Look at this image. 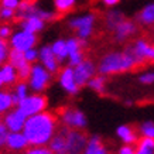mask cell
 Instances as JSON below:
<instances>
[{
    "mask_svg": "<svg viewBox=\"0 0 154 154\" xmlns=\"http://www.w3.org/2000/svg\"><path fill=\"white\" fill-rule=\"evenodd\" d=\"M58 127L60 123L57 113L47 109L26 119L23 134L26 136L30 146H47L58 130Z\"/></svg>",
    "mask_w": 154,
    "mask_h": 154,
    "instance_id": "obj_1",
    "label": "cell"
},
{
    "mask_svg": "<svg viewBox=\"0 0 154 154\" xmlns=\"http://www.w3.org/2000/svg\"><path fill=\"white\" fill-rule=\"evenodd\" d=\"M96 66H98V74H102L109 78V76L131 72L140 65L130 50L125 47L107 50L103 54H100V57L96 61Z\"/></svg>",
    "mask_w": 154,
    "mask_h": 154,
    "instance_id": "obj_2",
    "label": "cell"
},
{
    "mask_svg": "<svg viewBox=\"0 0 154 154\" xmlns=\"http://www.w3.org/2000/svg\"><path fill=\"white\" fill-rule=\"evenodd\" d=\"M99 17L95 11H85L79 14H72L66 20V27L74 31V35L81 41L89 42V40L96 33Z\"/></svg>",
    "mask_w": 154,
    "mask_h": 154,
    "instance_id": "obj_3",
    "label": "cell"
},
{
    "mask_svg": "<svg viewBox=\"0 0 154 154\" xmlns=\"http://www.w3.org/2000/svg\"><path fill=\"white\" fill-rule=\"evenodd\" d=\"M33 16L42 19L47 24L55 21L58 17L52 6L47 7V6L41 5L38 0H21L20 6L16 9V21H20L27 17H33Z\"/></svg>",
    "mask_w": 154,
    "mask_h": 154,
    "instance_id": "obj_4",
    "label": "cell"
},
{
    "mask_svg": "<svg viewBox=\"0 0 154 154\" xmlns=\"http://www.w3.org/2000/svg\"><path fill=\"white\" fill-rule=\"evenodd\" d=\"M60 126L68 127V129H76V130H86L88 127V117L84 110L79 107L66 105L62 106L57 113Z\"/></svg>",
    "mask_w": 154,
    "mask_h": 154,
    "instance_id": "obj_5",
    "label": "cell"
},
{
    "mask_svg": "<svg viewBox=\"0 0 154 154\" xmlns=\"http://www.w3.org/2000/svg\"><path fill=\"white\" fill-rule=\"evenodd\" d=\"M52 81H54V75L45 69L40 62L31 64V69H30V74L27 78V84L31 92L44 94L50 88Z\"/></svg>",
    "mask_w": 154,
    "mask_h": 154,
    "instance_id": "obj_6",
    "label": "cell"
},
{
    "mask_svg": "<svg viewBox=\"0 0 154 154\" xmlns=\"http://www.w3.org/2000/svg\"><path fill=\"white\" fill-rule=\"evenodd\" d=\"M48 106H50V100H48L47 95L35 94V92H30L23 100H20V102L16 105V107H17L26 117L44 112V110L48 109Z\"/></svg>",
    "mask_w": 154,
    "mask_h": 154,
    "instance_id": "obj_7",
    "label": "cell"
},
{
    "mask_svg": "<svg viewBox=\"0 0 154 154\" xmlns=\"http://www.w3.org/2000/svg\"><path fill=\"white\" fill-rule=\"evenodd\" d=\"M126 47L131 51L137 60L139 65H146V64H154V42L143 37L133 38Z\"/></svg>",
    "mask_w": 154,
    "mask_h": 154,
    "instance_id": "obj_8",
    "label": "cell"
},
{
    "mask_svg": "<svg viewBox=\"0 0 154 154\" xmlns=\"http://www.w3.org/2000/svg\"><path fill=\"white\" fill-rule=\"evenodd\" d=\"M139 31H140V26L137 24V21L126 17L125 20H122L120 23L117 24L116 28L110 33V35H112V40L115 44H117V45H126L133 38H136Z\"/></svg>",
    "mask_w": 154,
    "mask_h": 154,
    "instance_id": "obj_9",
    "label": "cell"
},
{
    "mask_svg": "<svg viewBox=\"0 0 154 154\" xmlns=\"http://www.w3.org/2000/svg\"><path fill=\"white\" fill-rule=\"evenodd\" d=\"M7 42H9L10 50L24 52L26 50H28V48L37 47L38 34L28 33L26 30L17 28V30H13V33H11V35L9 37Z\"/></svg>",
    "mask_w": 154,
    "mask_h": 154,
    "instance_id": "obj_10",
    "label": "cell"
},
{
    "mask_svg": "<svg viewBox=\"0 0 154 154\" xmlns=\"http://www.w3.org/2000/svg\"><path fill=\"white\" fill-rule=\"evenodd\" d=\"M57 81H58L60 88L71 98H75V96H78L81 94V89L82 88L78 85V82L75 79L74 68L72 66L69 65L61 66L58 74H57Z\"/></svg>",
    "mask_w": 154,
    "mask_h": 154,
    "instance_id": "obj_11",
    "label": "cell"
},
{
    "mask_svg": "<svg viewBox=\"0 0 154 154\" xmlns=\"http://www.w3.org/2000/svg\"><path fill=\"white\" fill-rule=\"evenodd\" d=\"M89 134L85 130L68 129L65 127V141L66 154H82L85 146L88 143Z\"/></svg>",
    "mask_w": 154,
    "mask_h": 154,
    "instance_id": "obj_12",
    "label": "cell"
},
{
    "mask_svg": "<svg viewBox=\"0 0 154 154\" xmlns=\"http://www.w3.org/2000/svg\"><path fill=\"white\" fill-rule=\"evenodd\" d=\"M66 40V47H68V58H66V65L69 66H76L81 61H84V58L86 57L85 50L88 48L89 42L81 41L79 38H76L75 35L65 38Z\"/></svg>",
    "mask_w": 154,
    "mask_h": 154,
    "instance_id": "obj_13",
    "label": "cell"
},
{
    "mask_svg": "<svg viewBox=\"0 0 154 154\" xmlns=\"http://www.w3.org/2000/svg\"><path fill=\"white\" fill-rule=\"evenodd\" d=\"M98 74V66H96V61L92 58L85 57L84 61H81L76 66H74V75L75 79L78 82L81 88L86 86V84L89 82V79Z\"/></svg>",
    "mask_w": 154,
    "mask_h": 154,
    "instance_id": "obj_14",
    "label": "cell"
},
{
    "mask_svg": "<svg viewBox=\"0 0 154 154\" xmlns=\"http://www.w3.org/2000/svg\"><path fill=\"white\" fill-rule=\"evenodd\" d=\"M37 62H40V64L47 71H50L52 75L58 74L60 68L62 66V64L57 60L55 55H54V52L51 51L50 44H44L41 47H38V61Z\"/></svg>",
    "mask_w": 154,
    "mask_h": 154,
    "instance_id": "obj_15",
    "label": "cell"
},
{
    "mask_svg": "<svg viewBox=\"0 0 154 154\" xmlns=\"http://www.w3.org/2000/svg\"><path fill=\"white\" fill-rule=\"evenodd\" d=\"M9 64L14 66V69L19 75V79L27 81L28 74H30V69H31V64L28 62L26 58H24L23 52L20 51H14V50H10L9 54V60H7Z\"/></svg>",
    "mask_w": 154,
    "mask_h": 154,
    "instance_id": "obj_16",
    "label": "cell"
},
{
    "mask_svg": "<svg viewBox=\"0 0 154 154\" xmlns=\"http://www.w3.org/2000/svg\"><path fill=\"white\" fill-rule=\"evenodd\" d=\"M26 119H27V117L24 116L16 106L2 116V120H3L5 126L7 127L9 131H23Z\"/></svg>",
    "mask_w": 154,
    "mask_h": 154,
    "instance_id": "obj_17",
    "label": "cell"
},
{
    "mask_svg": "<svg viewBox=\"0 0 154 154\" xmlns=\"http://www.w3.org/2000/svg\"><path fill=\"white\" fill-rule=\"evenodd\" d=\"M28 141L23 131H9V134L6 137L5 147L11 153H23L24 150L28 147Z\"/></svg>",
    "mask_w": 154,
    "mask_h": 154,
    "instance_id": "obj_18",
    "label": "cell"
},
{
    "mask_svg": "<svg viewBox=\"0 0 154 154\" xmlns=\"http://www.w3.org/2000/svg\"><path fill=\"white\" fill-rule=\"evenodd\" d=\"M115 134L119 140L122 141V144H136V141L139 140V133H137V129L133 127L131 125H119L115 130Z\"/></svg>",
    "mask_w": 154,
    "mask_h": 154,
    "instance_id": "obj_19",
    "label": "cell"
},
{
    "mask_svg": "<svg viewBox=\"0 0 154 154\" xmlns=\"http://www.w3.org/2000/svg\"><path fill=\"white\" fill-rule=\"evenodd\" d=\"M126 19V14L123 13L122 10L119 9H107L105 13H103V17H102V21H103V27L106 30L107 33L110 34L116 28V26L120 23L122 20Z\"/></svg>",
    "mask_w": 154,
    "mask_h": 154,
    "instance_id": "obj_20",
    "label": "cell"
},
{
    "mask_svg": "<svg viewBox=\"0 0 154 154\" xmlns=\"http://www.w3.org/2000/svg\"><path fill=\"white\" fill-rule=\"evenodd\" d=\"M82 154H110V150L99 134H91Z\"/></svg>",
    "mask_w": 154,
    "mask_h": 154,
    "instance_id": "obj_21",
    "label": "cell"
},
{
    "mask_svg": "<svg viewBox=\"0 0 154 154\" xmlns=\"http://www.w3.org/2000/svg\"><path fill=\"white\" fill-rule=\"evenodd\" d=\"M17 81H19V75L11 64L6 62L0 66V89L11 88Z\"/></svg>",
    "mask_w": 154,
    "mask_h": 154,
    "instance_id": "obj_22",
    "label": "cell"
},
{
    "mask_svg": "<svg viewBox=\"0 0 154 154\" xmlns=\"http://www.w3.org/2000/svg\"><path fill=\"white\" fill-rule=\"evenodd\" d=\"M48 147L54 154H66V141H65V127L60 126L55 134L48 143Z\"/></svg>",
    "mask_w": 154,
    "mask_h": 154,
    "instance_id": "obj_23",
    "label": "cell"
},
{
    "mask_svg": "<svg viewBox=\"0 0 154 154\" xmlns=\"http://www.w3.org/2000/svg\"><path fill=\"white\" fill-rule=\"evenodd\" d=\"M19 23V28L21 30H26L28 33H33V34H40L41 31H44V28L47 27V23L44 21L40 17H27V19H23L17 21Z\"/></svg>",
    "mask_w": 154,
    "mask_h": 154,
    "instance_id": "obj_24",
    "label": "cell"
},
{
    "mask_svg": "<svg viewBox=\"0 0 154 154\" xmlns=\"http://www.w3.org/2000/svg\"><path fill=\"white\" fill-rule=\"evenodd\" d=\"M136 21L143 27H154V2L146 5L143 9L136 14Z\"/></svg>",
    "mask_w": 154,
    "mask_h": 154,
    "instance_id": "obj_25",
    "label": "cell"
},
{
    "mask_svg": "<svg viewBox=\"0 0 154 154\" xmlns=\"http://www.w3.org/2000/svg\"><path fill=\"white\" fill-rule=\"evenodd\" d=\"M107 86H109V79H107V76L102 74H96L94 75L89 82L86 84V88H89L92 92L98 95H105L107 92Z\"/></svg>",
    "mask_w": 154,
    "mask_h": 154,
    "instance_id": "obj_26",
    "label": "cell"
},
{
    "mask_svg": "<svg viewBox=\"0 0 154 154\" xmlns=\"http://www.w3.org/2000/svg\"><path fill=\"white\" fill-rule=\"evenodd\" d=\"M79 3L81 0H52L51 6L58 16H64V14L72 13L79 6Z\"/></svg>",
    "mask_w": 154,
    "mask_h": 154,
    "instance_id": "obj_27",
    "label": "cell"
},
{
    "mask_svg": "<svg viewBox=\"0 0 154 154\" xmlns=\"http://www.w3.org/2000/svg\"><path fill=\"white\" fill-rule=\"evenodd\" d=\"M51 47V51L54 52V55L61 64L66 62V58H68V47H66V40L65 38H57L50 44Z\"/></svg>",
    "mask_w": 154,
    "mask_h": 154,
    "instance_id": "obj_28",
    "label": "cell"
},
{
    "mask_svg": "<svg viewBox=\"0 0 154 154\" xmlns=\"http://www.w3.org/2000/svg\"><path fill=\"white\" fill-rule=\"evenodd\" d=\"M10 92H11L14 102H16V105H17V103H19L20 100H23L31 91H30V86H28L27 81L19 79L13 86H11V88H10Z\"/></svg>",
    "mask_w": 154,
    "mask_h": 154,
    "instance_id": "obj_29",
    "label": "cell"
},
{
    "mask_svg": "<svg viewBox=\"0 0 154 154\" xmlns=\"http://www.w3.org/2000/svg\"><path fill=\"white\" fill-rule=\"evenodd\" d=\"M14 106H16V102H14L10 89L7 88L0 89V116H3L5 113L11 110Z\"/></svg>",
    "mask_w": 154,
    "mask_h": 154,
    "instance_id": "obj_30",
    "label": "cell"
},
{
    "mask_svg": "<svg viewBox=\"0 0 154 154\" xmlns=\"http://www.w3.org/2000/svg\"><path fill=\"white\" fill-rule=\"evenodd\" d=\"M134 154H154V139L139 137L134 144Z\"/></svg>",
    "mask_w": 154,
    "mask_h": 154,
    "instance_id": "obj_31",
    "label": "cell"
},
{
    "mask_svg": "<svg viewBox=\"0 0 154 154\" xmlns=\"http://www.w3.org/2000/svg\"><path fill=\"white\" fill-rule=\"evenodd\" d=\"M137 133L140 137H150L154 139V122L153 120H144L141 122L137 127Z\"/></svg>",
    "mask_w": 154,
    "mask_h": 154,
    "instance_id": "obj_32",
    "label": "cell"
},
{
    "mask_svg": "<svg viewBox=\"0 0 154 154\" xmlns=\"http://www.w3.org/2000/svg\"><path fill=\"white\" fill-rule=\"evenodd\" d=\"M137 82L144 86H150L154 85V71H143L137 75Z\"/></svg>",
    "mask_w": 154,
    "mask_h": 154,
    "instance_id": "obj_33",
    "label": "cell"
},
{
    "mask_svg": "<svg viewBox=\"0 0 154 154\" xmlns=\"http://www.w3.org/2000/svg\"><path fill=\"white\" fill-rule=\"evenodd\" d=\"M16 20V10L0 6V21L2 23H11Z\"/></svg>",
    "mask_w": 154,
    "mask_h": 154,
    "instance_id": "obj_34",
    "label": "cell"
},
{
    "mask_svg": "<svg viewBox=\"0 0 154 154\" xmlns=\"http://www.w3.org/2000/svg\"><path fill=\"white\" fill-rule=\"evenodd\" d=\"M23 154H54L48 146H28Z\"/></svg>",
    "mask_w": 154,
    "mask_h": 154,
    "instance_id": "obj_35",
    "label": "cell"
},
{
    "mask_svg": "<svg viewBox=\"0 0 154 154\" xmlns=\"http://www.w3.org/2000/svg\"><path fill=\"white\" fill-rule=\"evenodd\" d=\"M9 54H10L9 42L6 41V40H0V66L7 62V60H9Z\"/></svg>",
    "mask_w": 154,
    "mask_h": 154,
    "instance_id": "obj_36",
    "label": "cell"
},
{
    "mask_svg": "<svg viewBox=\"0 0 154 154\" xmlns=\"http://www.w3.org/2000/svg\"><path fill=\"white\" fill-rule=\"evenodd\" d=\"M23 55L30 64H35L38 61V48L37 47L28 48V50H26V51L23 52Z\"/></svg>",
    "mask_w": 154,
    "mask_h": 154,
    "instance_id": "obj_37",
    "label": "cell"
},
{
    "mask_svg": "<svg viewBox=\"0 0 154 154\" xmlns=\"http://www.w3.org/2000/svg\"><path fill=\"white\" fill-rule=\"evenodd\" d=\"M13 33V27L10 26V23H2L0 24V38L2 40H9V37Z\"/></svg>",
    "mask_w": 154,
    "mask_h": 154,
    "instance_id": "obj_38",
    "label": "cell"
},
{
    "mask_svg": "<svg viewBox=\"0 0 154 154\" xmlns=\"http://www.w3.org/2000/svg\"><path fill=\"white\" fill-rule=\"evenodd\" d=\"M7 134H9V130H7V127L5 126V123H3V120H2V116H0V149L5 147Z\"/></svg>",
    "mask_w": 154,
    "mask_h": 154,
    "instance_id": "obj_39",
    "label": "cell"
},
{
    "mask_svg": "<svg viewBox=\"0 0 154 154\" xmlns=\"http://www.w3.org/2000/svg\"><path fill=\"white\" fill-rule=\"evenodd\" d=\"M21 0H0V6L3 7H9V9L16 10L20 6Z\"/></svg>",
    "mask_w": 154,
    "mask_h": 154,
    "instance_id": "obj_40",
    "label": "cell"
},
{
    "mask_svg": "<svg viewBox=\"0 0 154 154\" xmlns=\"http://www.w3.org/2000/svg\"><path fill=\"white\" fill-rule=\"evenodd\" d=\"M116 154H134V146L133 144H122L117 149Z\"/></svg>",
    "mask_w": 154,
    "mask_h": 154,
    "instance_id": "obj_41",
    "label": "cell"
},
{
    "mask_svg": "<svg viewBox=\"0 0 154 154\" xmlns=\"http://www.w3.org/2000/svg\"><path fill=\"white\" fill-rule=\"evenodd\" d=\"M99 2L106 9H115V7H117V6L120 5L122 0H99Z\"/></svg>",
    "mask_w": 154,
    "mask_h": 154,
    "instance_id": "obj_42",
    "label": "cell"
},
{
    "mask_svg": "<svg viewBox=\"0 0 154 154\" xmlns=\"http://www.w3.org/2000/svg\"><path fill=\"white\" fill-rule=\"evenodd\" d=\"M0 40H2V38H0Z\"/></svg>",
    "mask_w": 154,
    "mask_h": 154,
    "instance_id": "obj_43",
    "label": "cell"
}]
</instances>
